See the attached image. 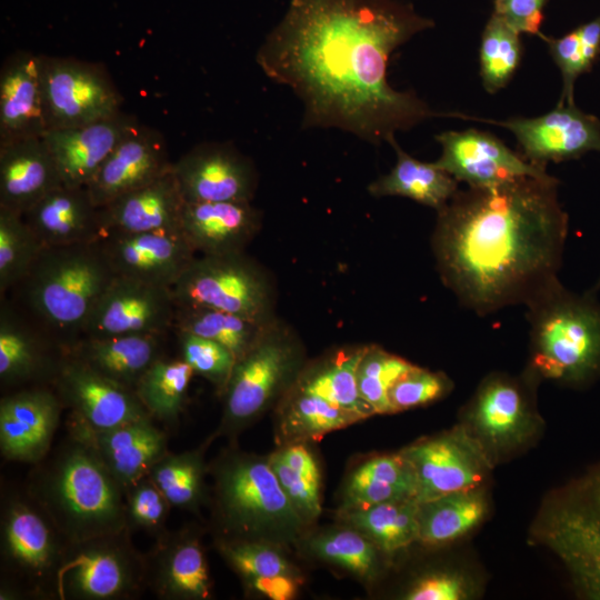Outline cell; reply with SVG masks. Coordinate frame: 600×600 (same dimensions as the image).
<instances>
[{"instance_id":"obj_1","label":"cell","mask_w":600,"mask_h":600,"mask_svg":"<svg viewBox=\"0 0 600 600\" xmlns=\"http://www.w3.org/2000/svg\"><path fill=\"white\" fill-rule=\"evenodd\" d=\"M433 21L397 0H289L256 61L303 104V128H336L372 144L446 116L388 81L391 53Z\"/></svg>"},{"instance_id":"obj_2","label":"cell","mask_w":600,"mask_h":600,"mask_svg":"<svg viewBox=\"0 0 600 600\" xmlns=\"http://www.w3.org/2000/svg\"><path fill=\"white\" fill-rule=\"evenodd\" d=\"M554 177L458 190L437 211L431 247L442 283L478 314L526 307L557 284L568 214Z\"/></svg>"},{"instance_id":"obj_3","label":"cell","mask_w":600,"mask_h":600,"mask_svg":"<svg viewBox=\"0 0 600 600\" xmlns=\"http://www.w3.org/2000/svg\"><path fill=\"white\" fill-rule=\"evenodd\" d=\"M30 492L66 542L127 530L124 490L93 450L72 436L36 470Z\"/></svg>"},{"instance_id":"obj_4","label":"cell","mask_w":600,"mask_h":600,"mask_svg":"<svg viewBox=\"0 0 600 600\" xmlns=\"http://www.w3.org/2000/svg\"><path fill=\"white\" fill-rule=\"evenodd\" d=\"M114 278L97 241L43 247L7 297L68 351Z\"/></svg>"},{"instance_id":"obj_5","label":"cell","mask_w":600,"mask_h":600,"mask_svg":"<svg viewBox=\"0 0 600 600\" xmlns=\"http://www.w3.org/2000/svg\"><path fill=\"white\" fill-rule=\"evenodd\" d=\"M214 508L223 539L298 542L308 526L272 471L268 457L227 451L213 464Z\"/></svg>"},{"instance_id":"obj_6","label":"cell","mask_w":600,"mask_h":600,"mask_svg":"<svg viewBox=\"0 0 600 600\" xmlns=\"http://www.w3.org/2000/svg\"><path fill=\"white\" fill-rule=\"evenodd\" d=\"M533 376L582 384L600 371V306L560 282L528 306Z\"/></svg>"},{"instance_id":"obj_7","label":"cell","mask_w":600,"mask_h":600,"mask_svg":"<svg viewBox=\"0 0 600 600\" xmlns=\"http://www.w3.org/2000/svg\"><path fill=\"white\" fill-rule=\"evenodd\" d=\"M530 537L560 560L580 596L600 600V463L547 498Z\"/></svg>"},{"instance_id":"obj_8","label":"cell","mask_w":600,"mask_h":600,"mask_svg":"<svg viewBox=\"0 0 600 600\" xmlns=\"http://www.w3.org/2000/svg\"><path fill=\"white\" fill-rule=\"evenodd\" d=\"M307 363L300 337L278 317L237 360L222 394L218 434H234L282 398Z\"/></svg>"},{"instance_id":"obj_9","label":"cell","mask_w":600,"mask_h":600,"mask_svg":"<svg viewBox=\"0 0 600 600\" xmlns=\"http://www.w3.org/2000/svg\"><path fill=\"white\" fill-rule=\"evenodd\" d=\"M171 289L180 307H207L261 322L277 318L276 283L246 252L196 257Z\"/></svg>"},{"instance_id":"obj_10","label":"cell","mask_w":600,"mask_h":600,"mask_svg":"<svg viewBox=\"0 0 600 600\" xmlns=\"http://www.w3.org/2000/svg\"><path fill=\"white\" fill-rule=\"evenodd\" d=\"M129 531L66 542L56 573L59 599L113 600L138 596L146 582V559Z\"/></svg>"},{"instance_id":"obj_11","label":"cell","mask_w":600,"mask_h":600,"mask_svg":"<svg viewBox=\"0 0 600 600\" xmlns=\"http://www.w3.org/2000/svg\"><path fill=\"white\" fill-rule=\"evenodd\" d=\"M47 130L83 126L122 111L123 98L102 63L41 54Z\"/></svg>"},{"instance_id":"obj_12","label":"cell","mask_w":600,"mask_h":600,"mask_svg":"<svg viewBox=\"0 0 600 600\" xmlns=\"http://www.w3.org/2000/svg\"><path fill=\"white\" fill-rule=\"evenodd\" d=\"M400 453L416 479V500L483 486L494 462L464 423L421 439Z\"/></svg>"},{"instance_id":"obj_13","label":"cell","mask_w":600,"mask_h":600,"mask_svg":"<svg viewBox=\"0 0 600 600\" xmlns=\"http://www.w3.org/2000/svg\"><path fill=\"white\" fill-rule=\"evenodd\" d=\"M462 423L496 463L532 439L539 429L540 418L526 381L494 373L479 386Z\"/></svg>"},{"instance_id":"obj_14","label":"cell","mask_w":600,"mask_h":600,"mask_svg":"<svg viewBox=\"0 0 600 600\" xmlns=\"http://www.w3.org/2000/svg\"><path fill=\"white\" fill-rule=\"evenodd\" d=\"M184 202L252 201L258 173L252 160L230 142H202L172 163Z\"/></svg>"},{"instance_id":"obj_15","label":"cell","mask_w":600,"mask_h":600,"mask_svg":"<svg viewBox=\"0 0 600 600\" xmlns=\"http://www.w3.org/2000/svg\"><path fill=\"white\" fill-rule=\"evenodd\" d=\"M176 310L170 287L116 276L91 311L82 337L167 334Z\"/></svg>"},{"instance_id":"obj_16","label":"cell","mask_w":600,"mask_h":600,"mask_svg":"<svg viewBox=\"0 0 600 600\" xmlns=\"http://www.w3.org/2000/svg\"><path fill=\"white\" fill-rule=\"evenodd\" d=\"M70 417L102 431L149 417L136 391L100 376L66 352L51 383Z\"/></svg>"},{"instance_id":"obj_17","label":"cell","mask_w":600,"mask_h":600,"mask_svg":"<svg viewBox=\"0 0 600 600\" xmlns=\"http://www.w3.org/2000/svg\"><path fill=\"white\" fill-rule=\"evenodd\" d=\"M67 350L9 297H0V381L4 388L47 386Z\"/></svg>"},{"instance_id":"obj_18","label":"cell","mask_w":600,"mask_h":600,"mask_svg":"<svg viewBox=\"0 0 600 600\" xmlns=\"http://www.w3.org/2000/svg\"><path fill=\"white\" fill-rule=\"evenodd\" d=\"M437 167L468 187L493 186L523 177L548 178L546 166L527 160L487 131H444Z\"/></svg>"},{"instance_id":"obj_19","label":"cell","mask_w":600,"mask_h":600,"mask_svg":"<svg viewBox=\"0 0 600 600\" xmlns=\"http://www.w3.org/2000/svg\"><path fill=\"white\" fill-rule=\"evenodd\" d=\"M511 131L530 162L546 166L578 159L588 151L600 152V120L574 103H558L536 118L482 120Z\"/></svg>"},{"instance_id":"obj_20","label":"cell","mask_w":600,"mask_h":600,"mask_svg":"<svg viewBox=\"0 0 600 600\" xmlns=\"http://www.w3.org/2000/svg\"><path fill=\"white\" fill-rule=\"evenodd\" d=\"M66 541L47 516L31 504L11 501L2 517L1 551L6 564L34 590L53 584Z\"/></svg>"},{"instance_id":"obj_21","label":"cell","mask_w":600,"mask_h":600,"mask_svg":"<svg viewBox=\"0 0 600 600\" xmlns=\"http://www.w3.org/2000/svg\"><path fill=\"white\" fill-rule=\"evenodd\" d=\"M97 243L117 277L170 288L197 257L181 230L108 232Z\"/></svg>"},{"instance_id":"obj_22","label":"cell","mask_w":600,"mask_h":600,"mask_svg":"<svg viewBox=\"0 0 600 600\" xmlns=\"http://www.w3.org/2000/svg\"><path fill=\"white\" fill-rule=\"evenodd\" d=\"M63 404L51 387L18 389L0 402V448L3 457L39 462L49 452Z\"/></svg>"},{"instance_id":"obj_23","label":"cell","mask_w":600,"mask_h":600,"mask_svg":"<svg viewBox=\"0 0 600 600\" xmlns=\"http://www.w3.org/2000/svg\"><path fill=\"white\" fill-rule=\"evenodd\" d=\"M68 427L70 436L93 450L124 491L147 477L169 452L167 434L153 424L151 416L102 431L91 430L69 417Z\"/></svg>"},{"instance_id":"obj_24","label":"cell","mask_w":600,"mask_h":600,"mask_svg":"<svg viewBox=\"0 0 600 600\" xmlns=\"http://www.w3.org/2000/svg\"><path fill=\"white\" fill-rule=\"evenodd\" d=\"M164 136L139 123L112 150L87 189L97 207L146 186L172 169Z\"/></svg>"},{"instance_id":"obj_25","label":"cell","mask_w":600,"mask_h":600,"mask_svg":"<svg viewBox=\"0 0 600 600\" xmlns=\"http://www.w3.org/2000/svg\"><path fill=\"white\" fill-rule=\"evenodd\" d=\"M139 123L136 117L120 111L83 126L47 130L43 139L63 184L87 187L117 144Z\"/></svg>"},{"instance_id":"obj_26","label":"cell","mask_w":600,"mask_h":600,"mask_svg":"<svg viewBox=\"0 0 600 600\" xmlns=\"http://www.w3.org/2000/svg\"><path fill=\"white\" fill-rule=\"evenodd\" d=\"M46 131L41 54L17 50L0 70V146Z\"/></svg>"},{"instance_id":"obj_27","label":"cell","mask_w":600,"mask_h":600,"mask_svg":"<svg viewBox=\"0 0 600 600\" xmlns=\"http://www.w3.org/2000/svg\"><path fill=\"white\" fill-rule=\"evenodd\" d=\"M144 559L146 582L160 598L202 600L211 596L207 559L192 531H166Z\"/></svg>"},{"instance_id":"obj_28","label":"cell","mask_w":600,"mask_h":600,"mask_svg":"<svg viewBox=\"0 0 600 600\" xmlns=\"http://www.w3.org/2000/svg\"><path fill=\"white\" fill-rule=\"evenodd\" d=\"M251 202H184L180 230L200 256L246 252L262 226V212Z\"/></svg>"},{"instance_id":"obj_29","label":"cell","mask_w":600,"mask_h":600,"mask_svg":"<svg viewBox=\"0 0 600 600\" xmlns=\"http://www.w3.org/2000/svg\"><path fill=\"white\" fill-rule=\"evenodd\" d=\"M184 200L171 171L99 207L102 234L180 230Z\"/></svg>"},{"instance_id":"obj_30","label":"cell","mask_w":600,"mask_h":600,"mask_svg":"<svg viewBox=\"0 0 600 600\" xmlns=\"http://www.w3.org/2000/svg\"><path fill=\"white\" fill-rule=\"evenodd\" d=\"M62 184L43 137L0 146V208L23 214Z\"/></svg>"},{"instance_id":"obj_31","label":"cell","mask_w":600,"mask_h":600,"mask_svg":"<svg viewBox=\"0 0 600 600\" xmlns=\"http://www.w3.org/2000/svg\"><path fill=\"white\" fill-rule=\"evenodd\" d=\"M22 217L43 247L91 243L102 236L99 207L87 187L62 184Z\"/></svg>"},{"instance_id":"obj_32","label":"cell","mask_w":600,"mask_h":600,"mask_svg":"<svg viewBox=\"0 0 600 600\" xmlns=\"http://www.w3.org/2000/svg\"><path fill=\"white\" fill-rule=\"evenodd\" d=\"M164 336L131 333L82 337L67 353L100 376L134 391L146 371L163 357Z\"/></svg>"},{"instance_id":"obj_33","label":"cell","mask_w":600,"mask_h":600,"mask_svg":"<svg viewBox=\"0 0 600 600\" xmlns=\"http://www.w3.org/2000/svg\"><path fill=\"white\" fill-rule=\"evenodd\" d=\"M367 346H346L307 361L293 386L363 419L376 414L361 398L357 384V370Z\"/></svg>"},{"instance_id":"obj_34","label":"cell","mask_w":600,"mask_h":600,"mask_svg":"<svg viewBox=\"0 0 600 600\" xmlns=\"http://www.w3.org/2000/svg\"><path fill=\"white\" fill-rule=\"evenodd\" d=\"M408 498L416 499V479L409 462L400 452L376 456L356 467L346 479L339 511Z\"/></svg>"},{"instance_id":"obj_35","label":"cell","mask_w":600,"mask_h":600,"mask_svg":"<svg viewBox=\"0 0 600 600\" xmlns=\"http://www.w3.org/2000/svg\"><path fill=\"white\" fill-rule=\"evenodd\" d=\"M488 510L483 486L418 502V542L430 547L451 543L476 529Z\"/></svg>"},{"instance_id":"obj_36","label":"cell","mask_w":600,"mask_h":600,"mask_svg":"<svg viewBox=\"0 0 600 600\" xmlns=\"http://www.w3.org/2000/svg\"><path fill=\"white\" fill-rule=\"evenodd\" d=\"M397 154L394 167L368 186L373 197L399 196L439 211L459 190L458 181L436 163L422 162L407 153L396 139L390 141Z\"/></svg>"},{"instance_id":"obj_37","label":"cell","mask_w":600,"mask_h":600,"mask_svg":"<svg viewBox=\"0 0 600 600\" xmlns=\"http://www.w3.org/2000/svg\"><path fill=\"white\" fill-rule=\"evenodd\" d=\"M362 419L352 411L292 384L278 401L279 446L317 439Z\"/></svg>"},{"instance_id":"obj_38","label":"cell","mask_w":600,"mask_h":600,"mask_svg":"<svg viewBox=\"0 0 600 600\" xmlns=\"http://www.w3.org/2000/svg\"><path fill=\"white\" fill-rule=\"evenodd\" d=\"M339 518L346 527L361 532L386 554L418 542V502L414 498L339 511Z\"/></svg>"},{"instance_id":"obj_39","label":"cell","mask_w":600,"mask_h":600,"mask_svg":"<svg viewBox=\"0 0 600 600\" xmlns=\"http://www.w3.org/2000/svg\"><path fill=\"white\" fill-rule=\"evenodd\" d=\"M270 467L292 506L309 524L321 513V473L304 442L280 446L268 456Z\"/></svg>"},{"instance_id":"obj_40","label":"cell","mask_w":600,"mask_h":600,"mask_svg":"<svg viewBox=\"0 0 600 600\" xmlns=\"http://www.w3.org/2000/svg\"><path fill=\"white\" fill-rule=\"evenodd\" d=\"M270 322L207 307L177 306L172 330L213 340L229 349L238 360L258 341Z\"/></svg>"},{"instance_id":"obj_41","label":"cell","mask_w":600,"mask_h":600,"mask_svg":"<svg viewBox=\"0 0 600 600\" xmlns=\"http://www.w3.org/2000/svg\"><path fill=\"white\" fill-rule=\"evenodd\" d=\"M193 374L182 358L162 357L146 371L134 391L152 418L173 422L184 408Z\"/></svg>"},{"instance_id":"obj_42","label":"cell","mask_w":600,"mask_h":600,"mask_svg":"<svg viewBox=\"0 0 600 600\" xmlns=\"http://www.w3.org/2000/svg\"><path fill=\"white\" fill-rule=\"evenodd\" d=\"M206 464L200 449L167 452L151 468L150 479L171 507L196 511L204 498Z\"/></svg>"},{"instance_id":"obj_43","label":"cell","mask_w":600,"mask_h":600,"mask_svg":"<svg viewBox=\"0 0 600 600\" xmlns=\"http://www.w3.org/2000/svg\"><path fill=\"white\" fill-rule=\"evenodd\" d=\"M307 549L316 558L336 564L363 581H372L380 570V550L361 532L346 527L313 536Z\"/></svg>"},{"instance_id":"obj_44","label":"cell","mask_w":600,"mask_h":600,"mask_svg":"<svg viewBox=\"0 0 600 600\" xmlns=\"http://www.w3.org/2000/svg\"><path fill=\"white\" fill-rule=\"evenodd\" d=\"M546 41L562 76V91L558 103H574L577 79L589 72L600 56V16L560 38H547Z\"/></svg>"},{"instance_id":"obj_45","label":"cell","mask_w":600,"mask_h":600,"mask_svg":"<svg viewBox=\"0 0 600 600\" xmlns=\"http://www.w3.org/2000/svg\"><path fill=\"white\" fill-rule=\"evenodd\" d=\"M521 56L520 33L493 13L483 29L479 50L480 76L489 93L508 84Z\"/></svg>"},{"instance_id":"obj_46","label":"cell","mask_w":600,"mask_h":600,"mask_svg":"<svg viewBox=\"0 0 600 600\" xmlns=\"http://www.w3.org/2000/svg\"><path fill=\"white\" fill-rule=\"evenodd\" d=\"M42 248L22 214L0 208V297L26 277Z\"/></svg>"},{"instance_id":"obj_47","label":"cell","mask_w":600,"mask_h":600,"mask_svg":"<svg viewBox=\"0 0 600 600\" xmlns=\"http://www.w3.org/2000/svg\"><path fill=\"white\" fill-rule=\"evenodd\" d=\"M414 366L380 346H367L357 370V384L361 398L376 414L392 413L389 391Z\"/></svg>"},{"instance_id":"obj_48","label":"cell","mask_w":600,"mask_h":600,"mask_svg":"<svg viewBox=\"0 0 600 600\" xmlns=\"http://www.w3.org/2000/svg\"><path fill=\"white\" fill-rule=\"evenodd\" d=\"M218 550L244 579L289 574L299 577L297 568L283 556L280 547L253 540L219 538Z\"/></svg>"},{"instance_id":"obj_49","label":"cell","mask_w":600,"mask_h":600,"mask_svg":"<svg viewBox=\"0 0 600 600\" xmlns=\"http://www.w3.org/2000/svg\"><path fill=\"white\" fill-rule=\"evenodd\" d=\"M174 332L181 358L194 373L210 381L222 396L237 362L234 354L213 340L181 330Z\"/></svg>"},{"instance_id":"obj_50","label":"cell","mask_w":600,"mask_h":600,"mask_svg":"<svg viewBox=\"0 0 600 600\" xmlns=\"http://www.w3.org/2000/svg\"><path fill=\"white\" fill-rule=\"evenodd\" d=\"M127 530H140L157 538L166 532L170 503L150 479H140L124 491Z\"/></svg>"},{"instance_id":"obj_51","label":"cell","mask_w":600,"mask_h":600,"mask_svg":"<svg viewBox=\"0 0 600 600\" xmlns=\"http://www.w3.org/2000/svg\"><path fill=\"white\" fill-rule=\"evenodd\" d=\"M451 389L452 382L444 373L414 366L389 391L392 413L431 403Z\"/></svg>"},{"instance_id":"obj_52","label":"cell","mask_w":600,"mask_h":600,"mask_svg":"<svg viewBox=\"0 0 600 600\" xmlns=\"http://www.w3.org/2000/svg\"><path fill=\"white\" fill-rule=\"evenodd\" d=\"M470 596V582L461 572L443 570L429 572L417 579L404 593L403 599L463 600Z\"/></svg>"},{"instance_id":"obj_53","label":"cell","mask_w":600,"mask_h":600,"mask_svg":"<svg viewBox=\"0 0 600 600\" xmlns=\"http://www.w3.org/2000/svg\"><path fill=\"white\" fill-rule=\"evenodd\" d=\"M548 0H494L493 13L516 31L547 40L540 29Z\"/></svg>"},{"instance_id":"obj_54","label":"cell","mask_w":600,"mask_h":600,"mask_svg":"<svg viewBox=\"0 0 600 600\" xmlns=\"http://www.w3.org/2000/svg\"><path fill=\"white\" fill-rule=\"evenodd\" d=\"M297 576L278 574L272 577H260L244 580L247 587L254 592L272 600H290L299 588Z\"/></svg>"},{"instance_id":"obj_55","label":"cell","mask_w":600,"mask_h":600,"mask_svg":"<svg viewBox=\"0 0 600 600\" xmlns=\"http://www.w3.org/2000/svg\"><path fill=\"white\" fill-rule=\"evenodd\" d=\"M599 289H600V278H599V280L596 282L593 289H592L590 292L593 293V292H596V291L599 290Z\"/></svg>"}]
</instances>
